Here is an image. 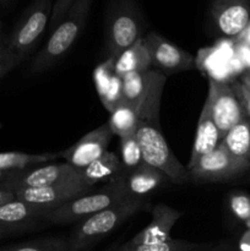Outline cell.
<instances>
[{"label": "cell", "mask_w": 250, "mask_h": 251, "mask_svg": "<svg viewBox=\"0 0 250 251\" xmlns=\"http://www.w3.org/2000/svg\"><path fill=\"white\" fill-rule=\"evenodd\" d=\"M145 38L151 60V68L163 75L184 73L195 69V58L184 49L169 42L157 32H149Z\"/></svg>", "instance_id": "cell-10"}, {"label": "cell", "mask_w": 250, "mask_h": 251, "mask_svg": "<svg viewBox=\"0 0 250 251\" xmlns=\"http://www.w3.org/2000/svg\"><path fill=\"white\" fill-rule=\"evenodd\" d=\"M221 144L234 157L250 162V120L245 118L225 135Z\"/></svg>", "instance_id": "cell-20"}, {"label": "cell", "mask_w": 250, "mask_h": 251, "mask_svg": "<svg viewBox=\"0 0 250 251\" xmlns=\"http://www.w3.org/2000/svg\"><path fill=\"white\" fill-rule=\"evenodd\" d=\"M4 47V43H2V37H1V24H0V49Z\"/></svg>", "instance_id": "cell-38"}, {"label": "cell", "mask_w": 250, "mask_h": 251, "mask_svg": "<svg viewBox=\"0 0 250 251\" xmlns=\"http://www.w3.org/2000/svg\"><path fill=\"white\" fill-rule=\"evenodd\" d=\"M74 1H75V0H55V1H54L50 21H49V27H50L51 29H54L58 26V24L63 20V17L65 16L66 12H68L69 9L71 7V5L74 4Z\"/></svg>", "instance_id": "cell-31"}, {"label": "cell", "mask_w": 250, "mask_h": 251, "mask_svg": "<svg viewBox=\"0 0 250 251\" xmlns=\"http://www.w3.org/2000/svg\"><path fill=\"white\" fill-rule=\"evenodd\" d=\"M145 199H127L113 205L96 215L81 221L80 225L74 228L69 239L70 251H87L93 245L109 233L117 229L127 218L134 216L142 208L146 207Z\"/></svg>", "instance_id": "cell-2"}, {"label": "cell", "mask_w": 250, "mask_h": 251, "mask_svg": "<svg viewBox=\"0 0 250 251\" xmlns=\"http://www.w3.org/2000/svg\"><path fill=\"white\" fill-rule=\"evenodd\" d=\"M230 208L239 220L247 222L250 217V198L244 195V194L232 196V199H230Z\"/></svg>", "instance_id": "cell-29"}, {"label": "cell", "mask_w": 250, "mask_h": 251, "mask_svg": "<svg viewBox=\"0 0 250 251\" xmlns=\"http://www.w3.org/2000/svg\"><path fill=\"white\" fill-rule=\"evenodd\" d=\"M100 100H102L103 105H104L110 113H112L120 103L124 102V96H123V77L117 75V73L113 76L109 87H108L104 96L100 98Z\"/></svg>", "instance_id": "cell-28"}, {"label": "cell", "mask_w": 250, "mask_h": 251, "mask_svg": "<svg viewBox=\"0 0 250 251\" xmlns=\"http://www.w3.org/2000/svg\"><path fill=\"white\" fill-rule=\"evenodd\" d=\"M221 142L220 132H218L217 126L213 123L212 118L208 114L207 108L203 105L201 109L200 118H199L198 129H196L195 141H194L193 151H191L190 159L188 163V171H190L199 161L201 157L210 153L211 151L218 146Z\"/></svg>", "instance_id": "cell-17"}, {"label": "cell", "mask_w": 250, "mask_h": 251, "mask_svg": "<svg viewBox=\"0 0 250 251\" xmlns=\"http://www.w3.org/2000/svg\"><path fill=\"white\" fill-rule=\"evenodd\" d=\"M20 63H21V60L19 59V56L15 55L5 46L2 47L0 49V78L4 77L9 71L16 68Z\"/></svg>", "instance_id": "cell-30"}, {"label": "cell", "mask_w": 250, "mask_h": 251, "mask_svg": "<svg viewBox=\"0 0 250 251\" xmlns=\"http://www.w3.org/2000/svg\"><path fill=\"white\" fill-rule=\"evenodd\" d=\"M91 189L92 186L85 185L81 179H76V180L64 181V183L42 186V188L17 189L12 193L17 200L33 203L50 211L73 199L90 193Z\"/></svg>", "instance_id": "cell-11"}, {"label": "cell", "mask_w": 250, "mask_h": 251, "mask_svg": "<svg viewBox=\"0 0 250 251\" xmlns=\"http://www.w3.org/2000/svg\"><path fill=\"white\" fill-rule=\"evenodd\" d=\"M51 10V0H34L12 31L5 47L21 61L33 50L37 41L47 28Z\"/></svg>", "instance_id": "cell-6"}, {"label": "cell", "mask_w": 250, "mask_h": 251, "mask_svg": "<svg viewBox=\"0 0 250 251\" xmlns=\"http://www.w3.org/2000/svg\"><path fill=\"white\" fill-rule=\"evenodd\" d=\"M127 199H131V196L127 194L124 181L118 174L112 183L103 186L100 190L81 195L54 210L48 211L42 217V221L53 225H66L76 221H83Z\"/></svg>", "instance_id": "cell-4"}, {"label": "cell", "mask_w": 250, "mask_h": 251, "mask_svg": "<svg viewBox=\"0 0 250 251\" xmlns=\"http://www.w3.org/2000/svg\"><path fill=\"white\" fill-rule=\"evenodd\" d=\"M180 217L181 212L175 208L169 207L164 203H157L152 208V220L149 226L124 244L139 245L166 242L171 239L172 229Z\"/></svg>", "instance_id": "cell-15"}, {"label": "cell", "mask_w": 250, "mask_h": 251, "mask_svg": "<svg viewBox=\"0 0 250 251\" xmlns=\"http://www.w3.org/2000/svg\"><path fill=\"white\" fill-rule=\"evenodd\" d=\"M119 176L124 181L127 194L134 199H145L151 195L168 179L161 171L145 162L134 171L120 173Z\"/></svg>", "instance_id": "cell-16"}, {"label": "cell", "mask_w": 250, "mask_h": 251, "mask_svg": "<svg viewBox=\"0 0 250 251\" xmlns=\"http://www.w3.org/2000/svg\"><path fill=\"white\" fill-rule=\"evenodd\" d=\"M93 0H75L58 26L53 29L47 43L31 64L32 74H42L60 60L73 47L82 32Z\"/></svg>", "instance_id": "cell-1"}, {"label": "cell", "mask_w": 250, "mask_h": 251, "mask_svg": "<svg viewBox=\"0 0 250 251\" xmlns=\"http://www.w3.org/2000/svg\"><path fill=\"white\" fill-rule=\"evenodd\" d=\"M152 69L142 73H130L123 77V96L124 102L137 109L140 100L146 93L151 80Z\"/></svg>", "instance_id": "cell-23"}, {"label": "cell", "mask_w": 250, "mask_h": 251, "mask_svg": "<svg viewBox=\"0 0 250 251\" xmlns=\"http://www.w3.org/2000/svg\"><path fill=\"white\" fill-rule=\"evenodd\" d=\"M232 88L238 100H239L243 109H244L245 115L250 118V87L244 85L242 81H237V82L233 83Z\"/></svg>", "instance_id": "cell-32"}, {"label": "cell", "mask_w": 250, "mask_h": 251, "mask_svg": "<svg viewBox=\"0 0 250 251\" xmlns=\"http://www.w3.org/2000/svg\"><path fill=\"white\" fill-rule=\"evenodd\" d=\"M0 251H70L65 237H49L0 248Z\"/></svg>", "instance_id": "cell-25"}, {"label": "cell", "mask_w": 250, "mask_h": 251, "mask_svg": "<svg viewBox=\"0 0 250 251\" xmlns=\"http://www.w3.org/2000/svg\"><path fill=\"white\" fill-rule=\"evenodd\" d=\"M114 69L120 77H124L130 73H142L152 69L144 37L120 54L119 58L115 60Z\"/></svg>", "instance_id": "cell-19"}, {"label": "cell", "mask_w": 250, "mask_h": 251, "mask_svg": "<svg viewBox=\"0 0 250 251\" xmlns=\"http://www.w3.org/2000/svg\"><path fill=\"white\" fill-rule=\"evenodd\" d=\"M137 124H139L137 112L131 105L125 102L120 103L110 113V118L108 120V125H109L113 135H117L120 139L135 136Z\"/></svg>", "instance_id": "cell-22"}, {"label": "cell", "mask_w": 250, "mask_h": 251, "mask_svg": "<svg viewBox=\"0 0 250 251\" xmlns=\"http://www.w3.org/2000/svg\"><path fill=\"white\" fill-rule=\"evenodd\" d=\"M211 16L221 33L239 37L250 24V0H213Z\"/></svg>", "instance_id": "cell-13"}, {"label": "cell", "mask_w": 250, "mask_h": 251, "mask_svg": "<svg viewBox=\"0 0 250 251\" xmlns=\"http://www.w3.org/2000/svg\"><path fill=\"white\" fill-rule=\"evenodd\" d=\"M112 137V130L108 123H105L81 137L70 149L60 152V157L65 158L74 168L83 169L107 152Z\"/></svg>", "instance_id": "cell-12"}, {"label": "cell", "mask_w": 250, "mask_h": 251, "mask_svg": "<svg viewBox=\"0 0 250 251\" xmlns=\"http://www.w3.org/2000/svg\"><path fill=\"white\" fill-rule=\"evenodd\" d=\"M206 245L190 243L188 240L171 239L162 243H151V244H139V245H125L122 244L117 248H112L108 251H198Z\"/></svg>", "instance_id": "cell-24"}, {"label": "cell", "mask_w": 250, "mask_h": 251, "mask_svg": "<svg viewBox=\"0 0 250 251\" xmlns=\"http://www.w3.org/2000/svg\"><path fill=\"white\" fill-rule=\"evenodd\" d=\"M10 172H2L0 171V183H2V181L5 180V179L7 178V176H9Z\"/></svg>", "instance_id": "cell-37"}, {"label": "cell", "mask_w": 250, "mask_h": 251, "mask_svg": "<svg viewBox=\"0 0 250 251\" xmlns=\"http://www.w3.org/2000/svg\"><path fill=\"white\" fill-rule=\"evenodd\" d=\"M80 171V179L85 185L93 186L95 184L110 178L117 176L122 173L123 167L119 156L114 152H104L100 158L93 161L83 169Z\"/></svg>", "instance_id": "cell-18"}, {"label": "cell", "mask_w": 250, "mask_h": 251, "mask_svg": "<svg viewBox=\"0 0 250 251\" xmlns=\"http://www.w3.org/2000/svg\"><path fill=\"white\" fill-rule=\"evenodd\" d=\"M203 105L217 126L221 140L234 125L247 118L232 86L212 77L208 78V93Z\"/></svg>", "instance_id": "cell-7"}, {"label": "cell", "mask_w": 250, "mask_h": 251, "mask_svg": "<svg viewBox=\"0 0 250 251\" xmlns=\"http://www.w3.org/2000/svg\"><path fill=\"white\" fill-rule=\"evenodd\" d=\"M240 81H242L244 85H247L248 87H250V71H249V73H245L244 75L240 77Z\"/></svg>", "instance_id": "cell-36"}, {"label": "cell", "mask_w": 250, "mask_h": 251, "mask_svg": "<svg viewBox=\"0 0 250 251\" xmlns=\"http://www.w3.org/2000/svg\"><path fill=\"white\" fill-rule=\"evenodd\" d=\"M135 137L141 149L145 163L161 171L174 184L181 185L191 180L190 172L169 149L159 124L139 120Z\"/></svg>", "instance_id": "cell-5"}, {"label": "cell", "mask_w": 250, "mask_h": 251, "mask_svg": "<svg viewBox=\"0 0 250 251\" xmlns=\"http://www.w3.org/2000/svg\"><path fill=\"white\" fill-rule=\"evenodd\" d=\"M47 212V208L14 199L0 205V232L6 237L28 230L42 221Z\"/></svg>", "instance_id": "cell-14"}, {"label": "cell", "mask_w": 250, "mask_h": 251, "mask_svg": "<svg viewBox=\"0 0 250 251\" xmlns=\"http://www.w3.org/2000/svg\"><path fill=\"white\" fill-rule=\"evenodd\" d=\"M120 162H122V173L131 172L144 163L141 149L136 137L130 136L120 139Z\"/></svg>", "instance_id": "cell-26"}, {"label": "cell", "mask_w": 250, "mask_h": 251, "mask_svg": "<svg viewBox=\"0 0 250 251\" xmlns=\"http://www.w3.org/2000/svg\"><path fill=\"white\" fill-rule=\"evenodd\" d=\"M80 179V171L69 163H44L10 172L0 186L15 191L25 188H42Z\"/></svg>", "instance_id": "cell-8"}, {"label": "cell", "mask_w": 250, "mask_h": 251, "mask_svg": "<svg viewBox=\"0 0 250 251\" xmlns=\"http://www.w3.org/2000/svg\"><path fill=\"white\" fill-rule=\"evenodd\" d=\"M247 225H248V228H249V229H250V217H249V220L247 221Z\"/></svg>", "instance_id": "cell-40"}, {"label": "cell", "mask_w": 250, "mask_h": 251, "mask_svg": "<svg viewBox=\"0 0 250 251\" xmlns=\"http://www.w3.org/2000/svg\"><path fill=\"white\" fill-rule=\"evenodd\" d=\"M60 157L59 153H25V152H0V171L12 172L39 164L49 163Z\"/></svg>", "instance_id": "cell-21"}, {"label": "cell", "mask_w": 250, "mask_h": 251, "mask_svg": "<svg viewBox=\"0 0 250 251\" xmlns=\"http://www.w3.org/2000/svg\"><path fill=\"white\" fill-rule=\"evenodd\" d=\"M240 249L242 251H250V229L245 233V235L240 240Z\"/></svg>", "instance_id": "cell-34"}, {"label": "cell", "mask_w": 250, "mask_h": 251, "mask_svg": "<svg viewBox=\"0 0 250 251\" xmlns=\"http://www.w3.org/2000/svg\"><path fill=\"white\" fill-rule=\"evenodd\" d=\"M10 1H11V0H0V4H1V5H7Z\"/></svg>", "instance_id": "cell-39"}, {"label": "cell", "mask_w": 250, "mask_h": 251, "mask_svg": "<svg viewBox=\"0 0 250 251\" xmlns=\"http://www.w3.org/2000/svg\"><path fill=\"white\" fill-rule=\"evenodd\" d=\"M249 168V161L230 154L220 142L213 151L201 157L200 161L189 172L191 180L225 181L240 176Z\"/></svg>", "instance_id": "cell-9"}, {"label": "cell", "mask_w": 250, "mask_h": 251, "mask_svg": "<svg viewBox=\"0 0 250 251\" xmlns=\"http://www.w3.org/2000/svg\"><path fill=\"white\" fill-rule=\"evenodd\" d=\"M238 38H240V41L244 42V43L247 44V46L250 47V24L248 25L247 28L244 29V32H243V33L240 34V36L238 37Z\"/></svg>", "instance_id": "cell-35"}, {"label": "cell", "mask_w": 250, "mask_h": 251, "mask_svg": "<svg viewBox=\"0 0 250 251\" xmlns=\"http://www.w3.org/2000/svg\"><path fill=\"white\" fill-rule=\"evenodd\" d=\"M5 237V234L2 232H0V239H1V238H4Z\"/></svg>", "instance_id": "cell-41"}, {"label": "cell", "mask_w": 250, "mask_h": 251, "mask_svg": "<svg viewBox=\"0 0 250 251\" xmlns=\"http://www.w3.org/2000/svg\"><path fill=\"white\" fill-rule=\"evenodd\" d=\"M144 32V19L135 0H112L105 19L107 59L117 60L123 51L140 38Z\"/></svg>", "instance_id": "cell-3"}, {"label": "cell", "mask_w": 250, "mask_h": 251, "mask_svg": "<svg viewBox=\"0 0 250 251\" xmlns=\"http://www.w3.org/2000/svg\"><path fill=\"white\" fill-rule=\"evenodd\" d=\"M14 199H15V195L12 191L6 190V189L0 186V205H2V203L5 202H9V201L14 200Z\"/></svg>", "instance_id": "cell-33"}, {"label": "cell", "mask_w": 250, "mask_h": 251, "mask_svg": "<svg viewBox=\"0 0 250 251\" xmlns=\"http://www.w3.org/2000/svg\"><path fill=\"white\" fill-rule=\"evenodd\" d=\"M114 65V59H107L102 64H100L93 71V80H95L96 90H97L100 98H102L104 93L107 92L110 81H112L113 76L115 75Z\"/></svg>", "instance_id": "cell-27"}]
</instances>
